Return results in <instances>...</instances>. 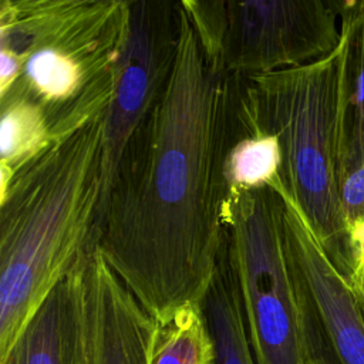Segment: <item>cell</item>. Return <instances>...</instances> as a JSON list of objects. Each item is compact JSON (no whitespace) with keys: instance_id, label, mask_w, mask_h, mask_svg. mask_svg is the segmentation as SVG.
<instances>
[{"instance_id":"6da1fadb","label":"cell","mask_w":364,"mask_h":364,"mask_svg":"<svg viewBox=\"0 0 364 364\" xmlns=\"http://www.w3.org/2000/svg\"><path fill=\"white\" fill-rule=\"evenodd\" d=\"M178 14L164 91L129 148L91 237L159 324L200 304L225 245L222 161L233 78L209 60L181 1Z\"/></svg>"},{"instance_id":"7a4b0ae2","label":"cell","mask_w":364,"mask_h":364,"mask_svg":"<svg viewBox=\"0 0 364 364\" xmlns=\"http://www.w3.org/2000/svg\"><path fill=\"white\" fill-rule=\"evenodd\" d=\"M104 115L0 185V360L91 247Z\"/></svg>"},{"instance_id":"3957f363","label":"cell","mask_w":364,"mask_h":364,"mask_svg":"<svg viewBox=\"0 0 364 364\" xmlns=\"http://www.w3.org/2000/svg\"><path fill=\"white\" fill-rule=\"evenodd\" d=\"M129 0H1L0 97L37 105L60 142L114 97Z\"/></svg>"},{"instance_id":"277c9868","label":"cell","mask_w":364,"mask_h":364,"mask_svg":"<svg viewBox=\"0 0 364 364\" xmlns=\"http://www.w3.org/2000/svg\"><path fill=\"white\" fill-rule=\"evenodd\" d=\"M343 34V33H341ZM347 44L301 67L233 78L232 114L276 135L284 195L350 284L357 263L340 203Z\"/></svg>"},{"instance_id":"5b68a950","label":"cell","mask_w":364,"mask_h":364,"mask_svg":"<svg viewBox=\"0 0 364 364\" xmlns=\"http://www.w3.org/2000/svg\"><path fill=\"white\" fill-rule=\"evenodd\" d=\"M284 203L264 188L225 200V250L256 364H307L310 299L287 243Z\"/></svg>"},{"instance_id":"8992f818","label":"cell","mask_w":364,"mask_h":364,"mask_svg":"<svg viewBox=\"0 0 364 364\" xmlns=\"http://www.w3.org/2000/svg\"><path fill=\"white\" fill-rule=\"evenodd\" d=\"M215 67L232 78L301 67L341 43L340 1L182 0Z\"/></svg>"},{"instance_id":"52a82bcc","label":"cell","mask_w":364,"mask_h":364,"mask_svg":"<svg viewBox=\"0 0 364 364\" xmlns=\"http://www.w3.org/2000/svg\"><path fill=\"white\" fill-rule=\"evenodd\" d=\"M178 34V1L129 0L127 41L114 97L104 115L97 218L109 199L131 145L164 91Z\"/></svg>"},{"instance_id":"ba28073f","label":"cell","mask_w":364,"mask_h":364,"mask_svg":"<svg viewBox=\"0 0 364 364\" xmlns=\"http://www.w3.org/2000/svg\"><path fill=\"white\" fill-rule=\"evenodd\" d=\"M67 279L82 326V364H151L158 323L94 246L78 257Z\"/></svg>"},{"instance_id":"9c48e42d","label":"cell","mask_w":364,"mask_h":364,"mask_svg":"<svg viewBox=\"0 0 364 364\" xmlns=\"http://www.w3.org/2000/svg\"><path fill=\"white\" fill-rule=\"evenodd\" d=\"M280 196L287 243L310 299L307 364H364V317L355 296L294 203Z\"/></svg>"},{"instance_id":"30bf717a","label":"cell","mask_w":364,"mask_h":364,"mask_svg":"<svg viewBox=\"0 0 364 364\" xmlns=\"http://www.w3.org/2000/svg\"><path fill=\"white\" fill-rule=\"evenodd\" d=\"M84 336L65 277L46 299L0 364H82Z\"/></svg>"},{"instance_id":"8fae6325","label":"cell","mask_w":364,"mask_h":364,"mask_svg":"<svg viewBox=\"0 0 364 364\" xmlns=\"http://www.w3.org/2000/svg\"><path fill=\"white\" fill-rule=\"evenodd\" d=\"M225 200L247 191L273 189L286 192L283 158L274 134L239 122L232 114L226 151L222 161Z\"/></svg>"},{"instance_id":"7c38bea8","label":"cell","mask_w":364,"mask_h":364,"mask_svg":"<svg viewBox=\"0 0 364 364\" xmlns=\"http://www.w3.org/2000/svg\"><path fill=\"white\" fill-rule=\"evenodd\" d=\"M200 310L215 347L212 364H256L225 245L216 273L200 301Z\"/></svg>"},{"instance_id":"4fadbf2b","label":"cell","mask_w":364,"mask_h":364,"mask_svg":"<svg viewBox=\"0 0 364 364\" xmlns=\"http://www.w3.org/2000/svg\"><path fill=\"white\" fill-rule=\"evenodd\" d=\"M340 16L347 44L343 173L364 164V0L340 1Z\"/></svg>"},{"instance_id":"5bb4252c","label":"cell","mask_w":364,"mask_h":364,"mask_svg":"<svg viewBox=\"0 0 364 364\" xmlns=\"http://www.w3.org/2000/svg\"><path fill=\"white\" fill-rule=\"evenodd\" d=\"M0 185L54 142L41 109L18 97H0Z\"/></svg>"},{"instance_id":"9a60e30c","label":"cell","mask_w":364,"mask_h":364,"mask_svg":"<svg viewBox=\"0 0 364 364\" xmlns=\"http://www.w3.org/2000/svg\"><path fill=\"white\" fill-rule=\"evenodd\" d=\"M215 347L200 304L181 309L158 323L151 364H212Z\"/></svg>"},{"instance_id":"2e32d148","label":"cell","mask_w":364,"mask_h":364,"mask_svg":"<svg viewBox=\"0 0 364 364\" xmlns=\"http://www.w3.org/2000/svg\"><path fill=\"white\" fill-rule=\"evenodd\" d=\"M340 203L350 230L353 223L364 218V164L341 173Z\"/></svg>"},{"instance_id":"e0dca14e","label":"cell","mask_w":364,"mask_h":364,"mask_svg":"<svg viewBox=\"0 0 364 364\" xmlns=\"http://www.w3.org/2000/svg\"><path fill=\"white\" fill-rule=\"evenodd\" d=\"M350 239L358 270L364 264V218L350 226Z\"/></svg>"},{"instance_id":"ac0fdd59","label":"cell","mask_w":364,"mask_h":364,"mask_svg":"<svg viewBox=\"0 0 364 364\" xmlns=\"http://www.w3.org/2000/svg\"><path fill=\"white\" fill-rule=\"evenodd\" d=\"M350 287L355 296V300L358 303V307H360V311L364 317V264L357 270V273L354 274L351 283H350Z\"/></svg>"}]
</instances>
